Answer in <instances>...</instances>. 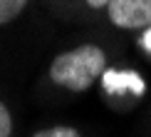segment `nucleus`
<instances>
[{"mask_svg": "<svg viewBox=\"0 0 151 137\" xmlns=\"http://www.w3.org/2000/svg\"><path fill=\"white\" fill-rule=\"evenodd\" d=\"M12 132V120H10V112L5 107L3 102H0V137H10Z\"/></svg>", "mask_w": 151, "mask_h": 137, "instance_id": "5", "label": "nucleus"}, {"mask_svg": "<svg viewBox=\"0 0 151 137\" xmlns=\"http://www.w3.org/2000/svg\"><path fill=\"white\" fill-rule=\"evenodd\" d=\"M106 15L122 30L151 28V0H111Z\"/></svg>", "mask_w": 151, "mask_h": 137, "instance_id": "2", "label": "nucleus"}, {"mask_svg": "<svg viewBox=\"0 0 151 137\" xmlns=\"http://www.w3.org/2000/svg\"><path fill=\"white\" fill-rule=\"evenodd\" d=\"M25 5H27V0H0V25L17 17Z\"/></svg>", "mask_w": 151, "mask_h": 137, "instance_id": "3", "label": "nucleus"}, {"mask_svg": "<svg viewBox=\"0 0 151 137\" xmlns=\"http://www.w3.org/2000/svg\"><path fill=\"white\" fill-rule=\"evenodd\" d=\"M106 67V55L97 45H79L72 47L70 52H62L52 60L50 77L55 85L67 87V90L82 92L104 72Z\"/></svg>", "mask_w": 151, "mask_h": 137, "instance_id": "1", "label": "nucleus"}, {"mask_svg": "<svg viewBox=\"0 0 151 137\" xmlns=\"http://www.w3.org/2000/svg\"><path fill=\"white\" fill-rule=\"evenodd\" d=\"M89 3V8H109L111 0H87Z\"/></svg>", "mask_w": 151, "mask_h": 137, "instance_id": "6", "label": "nucleus"}, {"mask_svg": "<svg viewBox=\"0 0 151 137\" xmlns=\"http://www.w3.org/2000/svg\"><path fill=\"white\" fill-rule=\"evenodd\" d=\"M32 137H82L74 127H65V125H60V127H47V130H40V132H35Z\"/></svg>", "mask_w": 151, "mask_h": 137, "instance_id": "4", "label": "nucleus"}]
</instances>
